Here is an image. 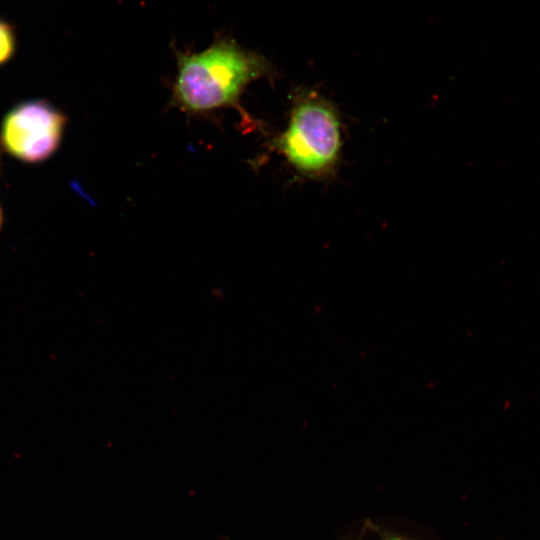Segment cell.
Instances as JSON below:
<instances>
[{
	"mask_svg": "<svg viewBox=\"0 0 540 540\" xmlns=\"http://www.w3.org/2000/svg\"><path fill=\"white\" fill-rule=\"evenodd\" d=\"M174 99L191 112L234 104L243 89L271 70L261 55L220 38L199 53H178Z\"/></svg>",
	"mask_w": 540,
	"mask_h": 540,
	"instance_id": "1",
	"label": "cell"
},
{
	"mask_svg": "<svg viewBox=\"0 0 540 540\" xmlns=\"http://www.w3.org/2000/svg\"><path fill=\"white\" fill-rule=\"evenodd\" d=\"M382 540H411L394 534H382Z\"/></svg>",
	"mask_w": 540,
	"mask_h": 540,
	"instance_id": "5",
	"label": "cell"
},
{
	"mask_svg": "<svg viewBox=\"0 0 540 540\" xmlns=\"http://www.w3.org/2000/svg\"><path fill=\"white\" fill-rule=\"evenodd\" d=\"M3 224H4V210L0 204V232L2 230Z\"/></svg>",
	"mask_w": 540,
	"mask_h": 540,
	"instance_id": "6",
	"label": "cell"
},
{
	"mask_svg": "<svg viewBox=\"0 0 540 540\" xmlns=\"http://www.w3.org/2000/svg\"><path fill=\"white\" fill-rule=\"evenodd\" d=\"M275 147L302 176L332 179L342 150L341 119L335 105L312 89L295 93L287 128Z\"/></svg>",
	"mask_w": 540,
	"mask_h": 540,
	"instance_id": "2",
	"label": "cell"
},
{
	"mask_svg": "<svg viewBox=\"0 0 540 540\" xmlns=\"http://www.w3.org/2000/svg\"><path fill=\"white\" fill-rule=\"evenodd\" d=\"M0 167H1V150H0Z\"/></svg>",
	"mask_w": 540,
	"mask_h": 540,
	"instance_id": "7",
	"label": "cell"
},
{
	"mask_svg": "<svg viewBox=\"0 0 540 540\" xmlns=\"http://www.w3.org/2000/svg\"><path fill=\"white\" fill-rule=\"evenodd\" d=\"M67 115L45 99L21 101L0 122V150L20 163L39 165L59 150Z\"/></svg>",
	"mask_w": 540,
	"mask_h": 540,
	"instance_id": "3",
	"label": "cell"
},
{
	"mask_svg": "<svg viewBox=\"0 0 540 540\" xmlns=\"http://www.w3.org/2000/svg\"><path fill=\"white\" fill-rule=\"evenodd\" d=\"M16 49L15 27L10 22L0 18V67L7 64L14 57Z\"/></svg>",
	"mask_w": 540,
	"mask_h": 540,
	"instance_id": "4",
	"label": "cell"
}]
</instances>
